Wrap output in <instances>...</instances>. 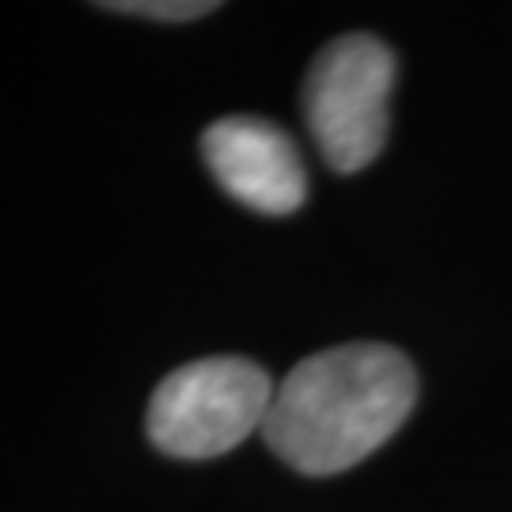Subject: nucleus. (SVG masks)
<instances>
[{"label": "nucleus", "mask_w": 512, "mask_h": 512, "mask_svg": "<svg viewBox=\"0 0 512 512\" xmlns=\"http://www.w3.org/2000/svg\"><path fill=\"white\" fill-rule=\"evenodd\" d=\"M418 376L395 346L349 342L311 353L274 387L262 437L300 475H342L399 433Z\"/></svg>", "instance_id": "1"}, {"label": "nucleus", "mask_w": 512, "mask_h": 512, "mask_svg": "<svg viewBox=\"0 0 512 512\" xmlns=\"http://www.w3.org/2000/svg\"><path fill=\"white\" fill-rule=\"evenodd\" d=\"M274 380L247 357H202L160 380L148 403V437L175 459H213L262 433Z\"/></svg>", "instance_id": "2"}, {"label": "nucleus", "mask_w": 512, "mask_h": 512, "mask_svg": "<svg viewBox=\"0 0 512 512\" xmlns=\"http://www.w3.org/2000/svg\"><path fill=\"white\" fill-rule=\"evenodd\" d=\"M391 84L395 54L380 38L342 35L315 54L304 80V114L334 171H365L384 152Z\"/></svg>", "instance_id": "3"}, {"label": "nucleus", "mask_w": 512, "mask_h": 512, "mask_svg": "<svg viewBox=\"0 0 512 512\" xmlns=\"http://www.w3.org/2000/svg\"><path fill=\"white\" fill-rule=\"evenodd\" d=\"M202 156L236 202L258 213L285 217L304 205L308 175L285 129L255 114L220 118L202 133Z\"/></svg>", "instance_id": "4"}, {"label": "nucleus", "mask_w": 512, "mask_h": 512, "mask_svg": "<svg viewBox=\"0 0 512 512\" xmlns=\"http://www.w3.org/2000/svg\"><path fill=\"white\" fill-rule=\"evenodd\" d=\"M107 12H122V16H145V19H171V23H183V19H198L217 12L213 0H114V4H99Z\"/></svg>", "instance_id": "5"}]
</instances>
